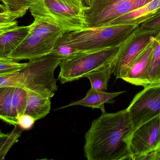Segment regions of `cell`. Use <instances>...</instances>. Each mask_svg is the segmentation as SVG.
Returning a JSON list of instances; mask_svg holds the SVG:
<instances>
[{
  "label": "cell",
  "mask_w": 160,
  "mask_h": 160,
  "mask_svg": "<svg viewBox=\"0 0 160 160\" xmlns=\"http://www.w3.org/2000/svg\"><path fill=\"white\" fill-rule=\"evenodd\" d=\"M124 92L125 91L107 93L103 91H97L91 88L88 91L83 98L77 101H73L66 106L57 109V110L78 105L89 107L93 109H98L101 110L102 112L105 111L104 104L114 103V99Z\"/></svg>",
  "instance_id": "13"
},
{
  "label": "cell",
  "mask_w": 160,
  "mask_h": 160,
  "mask_svg": "<svg viewBox=\"0 0 160 160\" xmlns=\"http://www.w3.org/2000/svg\"><path fill=\"white\" fill-rule=\"evenodd\" d=\"M152 42L133 61L128 69L122 80L136 86H148L146 77L153 50Z\"/></svg>",
  "instance_id": "11"
},
{
  "label": "cell",
  "mask_w": 160,
  "mask_h": 160,
  "mask_svg": "<svg viewBox=\"0 0 160 160\" xmlns=\"http://www.w3.org/2000/svg\"><path fill=\"white\" fill-rule=\"evenodd\" d=\"M64 34L61 32L49 35H39L29 33L23 41L8 57L19 61L32 60L49 54L57 41Z\"/></svg>",
  "instance_id": "10"
},
{
  "label": "cell",
  "mask_w": 160,
  "mask_h": 160,
  "mask_svg": "<svg viewBox=\"0 0 160 160\" xmlns=\"http://www.w3.org/2000/svg\"><path fill=\"white\" fill-rule=\"evenodd\" d=\"M27 101V90L23 87H15L12 96V116L17 124L18 117L25 113Z\"/></svg>",
  "instance_id": "19"
},
{
  "label": "cell",
  "mask_w": 160,
  "mask_h": 160,
  "mask_svg": "<svg viewBox=\"0 0 160 160\" xmlns=\"http://www.w3.org/2000/svg\"><path fill=\"white\" fill-rule=\"evenodd\" d=\"M160 146V115L146 122L132 133L129 142L132 160L156 150Z\"/></svg>",
  "instance_id": "9"
},
{
  "label": "cell",
  "mask_w": 160,
  "mask_h": 160,
  "mask_svg": "<svg viewBox=\"0 0 160 160\" xmlns=\"http://www.w3.org/2000/svg\"><path fill=\"white\" fill-rule=\"evenodd\" d=\"M137 160H160V146L156 150L140 157Z\"/></svg>",
  "instance_id": "29"
},
{
  "label": "cell",
  "mask_w": 160,
  "mask_h": 160,
  "mask_svg": "<svg viewBox=\"0 0 160 160\" xmlns=\"http://www.w3.org/2000/svg\"><path fill=\"white\" fill-rule=\"evenodd\" d=\"M33 0H1L7 12L16 16L17 18L23 17L29 9Z\"/></svg>",
  "instance_id": "21"
},
{
  "label": "cell",
  "mask_w": 160,
  "mask_h": 160,
  "mask_svg": "<svg viewBox=\"0 0 160 160\" xmlns=\"http://www.w3.org/2000/svg\"><path fill=\"white\" fill-rule=\"evenodd\" d=\"M30 26H17L0 34V57H8L27 36Z\"/></svg>",
  "instance_id": "14"
},
{
  "label": "cell",
  "mask_w": 160,
  "mask_h": 160,
  "mask_svg": "<svg viewBox=\"0 0 160 160\" xmlns=\"http://www.w3.org/2000/svg\"><path fill=\"white\" fill-rule=\"evenodd\" d=\"M29 26V33L39 35H49L61 32L64 33L60 27L49 23L41 19L35 18L33 22Z\"/></svg>",
  "instance_id": "20"
},
{
  "label": "cell",
  "mask_w": 160,
  "mask_h": 160,
  "mask_svg": "<svg viewBox=\"0 0 160 160\" xmlns=\"http://www.w3.org/2000/svg\"><path fill=\"white\" fill-rule=\"evenodd\" d=\"M160 14V0H152L143 6L112 21L110 25L137 24L151 19Z\"/></svg>",
  "instance_id": "12"
},
{
  "label": "cell",
  "mask_w": 160,
  "mask_h": 160,
  "mask_svg": "<svg viewBox=\"0 0 160 160\" xmlns=\"http://www.w3.org/2000/svg\"><path fill=\"white\" fill-rule=\"evenodd\" d=\"M83 0H33L29 9L39 18L61 28L65 33L87 28Z\"/></svg>",
  "instance_id": "3"
},
{
  "label": "cell",
  "mask_w": 160,
  "mask_h": 160,
  "mask_svg": "<svg viewBox=\"0 0 160 160\" xmlns=\"http://www.w3.org/2000/svg\"><path fill=\"white\" fill-rule=\"evenodd\" d=\"M112 74L110 66L102 68L86 76L90 81L91 88L97 91L106 92Z\"/></svg>",
  "instance_id": "18"
},
{
  "label": "cell",
  "mask_w": 160,
  "mask_h": 160,
  "mask_svg": "<svg viewBox=\"0 0 160 160\" xmlns=\"http://www.w3.org/2000/svg\"><path fill=\"white\" fill-rule=\"evenodd\" d=\"M17 17L9 12L0 14V34L18 26Z\"/></svg>",
  "instance_id": "24"
},
{
  "label": "cell",
  "mask_w": 160,
  "mask_h": 160,
  "mask_svg": "<svg viewBox=\"0 0 160 160\" xmlns=\"http://www.w3.org/2000/svg\"><path fill=\"white\" fill-rule=\"evenodd\" d=\"M124 43L95 51L78 53L63 59L59 65L61 69L58 80L63 84L85 78L91 72L109 65Z\"/></svg>",
  "instance_id": "4"
},
{
  "label": "cell",
  "mask_w": 160,
  "mask_h": 160,
  "mask_svg": "<svg viewBox=\"0 0 160 160\" xmlns=\"http://www.w3.org/2000/svg\"><path fill=\"white\" fill-rule=\"evenodd\" d=\"M160 32L143 29L140 25L134 30L109 65L116 79H122L133 61L154 41Z\"/></svg>",
  "instance_id": "7"
},
{
  "label": "cell",
  "mask_w": 160,
  "mask_h": 160,
  "mask_svg": "<svg viewBox=\"0 0 160 160\" xmlns=\"http://www.w3.org/2000/svg\"><path fill=\"white\" fill-rule=\"evenodd\" d=\"M140 27L143 29L160 32V14L140 24Z\"/></svg>",
  "instance_id": "28"
},
{
  "label": "cell",
  "mask_w": 160,
  "mask_h": 160,
  "mask_svg": "<svg viewBox=\"0 0 160 160\" xmlns=\"http://www.w3.org/2000/svg\"><path fill=\"white\" fill-rule=\"evenodd\" d=\"M83 1L85 4L87 6H88L90 5V4H91L92 0H83Z\"/></svg>",
  "instance_id": "32"
},
{
  "label": "cell",
  "mask_w": 160,
  "mask_h": 160,
  "mask_svg": "<svg viewBox=\"0 0 160 160\" xmlns=\"http://www.w3.org/2000/svg\"><path fill=\"white\" fill-rule=\"evenodd\" d=\"M15 87H0V120L14 126L17 125L12 116V96Z\"/></svg>",
  "instance_id": "17"
},
{
  "label": "cell",
  "mask_w": 160,
  "mask_h": 160,
  "mask_svg": "<svg viewBox=\"0 0 160 160\" xmlns=\"http://www.w3.org/2000/svg\"><path fill=\"white\" fill-rule=\"evenodd\" d=\"M23 80L20 71L17 74L0 77V87L12 86L23 87Z\"/></svg>",
  "instance_id": "25"
},
{
  "label": "cell",
  "mask_w": 160,
  "mask_h": 160,
  "mask_svg": "<svg viewBox=\"0 0 160 160\" xmlns=\"http://www.w3.org/2000/svg\"><path fill=\"white\" fill-rule=\"evenodd\" d=\"M35 121L32 116L23 114L17 118V125L22 130H29L33 126Z\"/></svg>",
  "instance_id": "27"
},
{
  "label": "cell",
  "mask_w": 160,
  "mask_h": 160,
  "mask_svg": "<svg viewBox=\"0 0 160 160\" xmlns=\"http://www.w3.org/2000/svg\"><path fill=\"white\" fill-rule=\"evenodd\" d=\"M51 53L56 54L64 59L71 57L78 52L74 48L69 45H56Z\"/></svg>",
  "instance_id": "26"
},
{
  "label": "cell",
  "mask_w": 160,
  "mask_h": 160,
  "mask_svg": "<svg viewBox=\"0 0 160 160\" xmlns=\"http://www.w3.org/2000/svg\"><path fill=\"white\" fill-rule=\"evenodd\" d=\"M9 135V134L4 133L0 130V149L7 140Z\"/></svg>",
  "instance_id": "30"
},
{
  "label": "cell",
  "mask_w": 160,
  "mask_h": 160,
  "mask_svg": "<svg viewBox=\"0 0 160 160\" xmlns=\"http://www.w3.org/2000/svg\"><path fill=\"white\" fill-rule=\"evenodd\" d=\"M62 60V57L50 53L29 60L21 70L24 80L23 88L52 98L58 89L54 71Z\"/></svg>",
  "instance_id": "5"
},
{
  "label": "cell",
  "mask_w": 160,
  "mask_h": 160,
  "mask_svg": "<svg viewBox=\"0 0 160 160\" xmlns=\"http://www.w3.org/2000/svg\"><path fill=\"white\" fill-rule=\"evenodd\" d=\"M132 132L127 109L102 112L85 135L84 156L88 160H132L129 146Z\"/></svg>",
  "instance_id": "1"
},
{
  "label": "cell",
  "mask_w": 160,
  "mask_h": 160,
  "mask_svg": "<svg viewBox=\"0 0 160 160\" xmlns=\"http://www.w3.org/2000/svg\"><path fill=\"white\" fill-rule=\"evenodd\" d=\"M23 131L18 125L15 126L14 130L9 134L7 140L0 149V160L4 159L7 153L12 146L17 142Z\"/></svg>",
  "instance_id": "23"
},
{
  "label": "cell",
  "mask_w": 160,
  "mask_h": 160,
  "mask_svg": "<svg viewBox=\"0 0 160 160\" xmlns=\"http://www.w3.org/2000/svg\"><path fill=\"white\" fill-rule=\"evenodd\" d=\"M152 45L153 50L146 77L148 85L160 84V32Z\"/></svg>",
  "instance_id": "16"
},
{
  "label": "cell",
  "mask_w": 160,
  "mask_h": 160,
  "mask_svg": "<svg viewBox=\"0 0 160 160\" xmlns=\"http://www.w3.org/2000/svg\"><path fill=\"white\" fill-rule=\"evenodd\" d=\"M26 64V63H19L8 57H0V77L17 74Z\"/></svg>",
  "instance_id": "22"
},
{
  "label": "cell",
  "mask_w": 160,
  "mask_h": 160,
  "mask_svg": "<svg viewBox=\"0 0 160 160\" xmlns=\"http://www.w3.org/2000/svg\"><path fill=\"white\" fill-rule=\"evenodd\" d=\"M132 124V133L160 115V84L150 85L135 95L127 108Z\"/></svg>",
  "instance_id": "8"
},
{
  "label": "cell",
  "mask_w": 160,
  "mask_h": 160,
  "mask_svg": "<svg viewBox=\"0 0 160 160\" xmlns=\"http://www.w3.org/2000/svg\"><path fill=\"white\" fill-rule=\"evenodd\" d=\"M7 12V11L6 10L4 6L0 4V14L5 13V12Z\"/></svg>",
  "instance_id": "31"
},
{
  "label": "cell",
  "mask_w": 160,
  "mask_h": 160,
  "mask_svg": "<svg viewBox=\"0 0 160 160\" xmlns=\"http://www.w3.org/2000/svg\"><path fill=\"white\" fill-rule=\"evenodd\" d=\"M139 26L122 24L85 28L65 33L56 45H69L78 53L99 50L123 44Z\"/></svg>",
  "instance_id": "2"
},
{
  "label": "cell",
  "mask_w": 160,
  "mask_h": 160,
  "mask_svg": "<svg viewBox=\"0 0 160 160\" xmlns=\"http://www.w3.org/2000/svg\"><path fill=\"white\" fill-rule=\"evenodd\" d=\"M152 0H92L85 9L87 28L109 25L112 21Z\"/></svg>",
  "instance_id": "6"
},
{
  "label": "cell",
  "mask_w": 160,
  "mask_h": 160,
  "mask_svg": "<svg viewBox=\"0 0 160 160\" xmlns=\"http://www.w3.org/2000/svg\"><path fill=\"white\" fill-rule=\"evenodd\" d=\"M27 91V105L24 114L32 116L36 121L44 118L50 112L51 98Z\"/></svg>",
  "instance_id": "15"
}]
</instances>
